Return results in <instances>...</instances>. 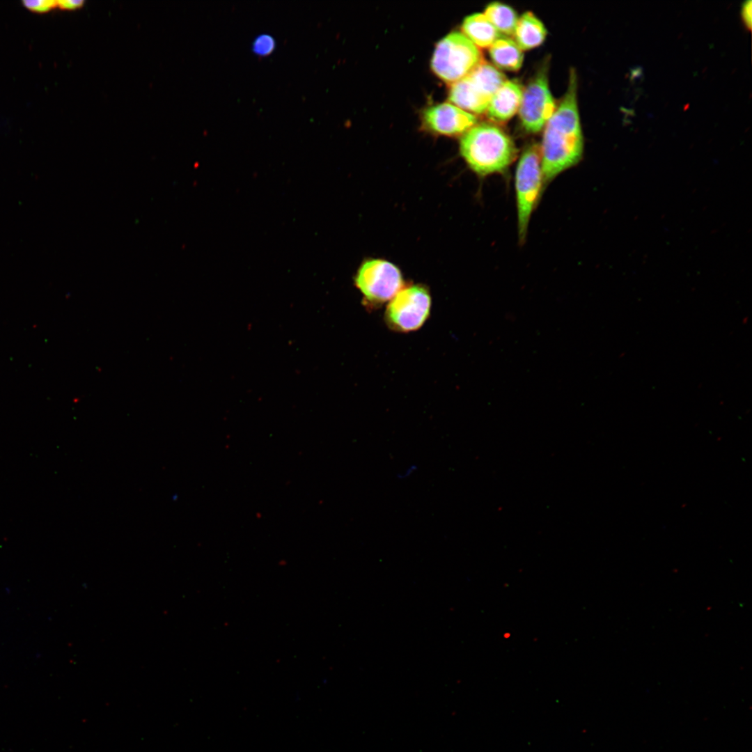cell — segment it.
<instances>
[{
    "label": "cell",
    "instance_id": "cell-1",
    "mask_svg": "<svg viewBox=\"0 0 752 752\" xmlns=\"http://www.w3.org/2000/svg\"><path fill=\"white\" fill-rule=\"evenodd\" d=\"M543 130L539 146L545 189L583 157L584 140L577 102V76L574 69L570 72L567 91Z\"/></svg>",
    "mask_w": 752,
    "mask_h": 752
},
{
    "label": "cell",
    "instance_id": "cell-2",
    "mask_svg": "<svg viewBox=\"0 0 752 752\" xmlns=\"http://www.w3.org/2000/svg\"><path fill=\"white\" fill-rule=\"evenodd\" d=\"M461 156L478 176L502 174L518 156V150L503 130L492 123L476 124L462 136Z\"/></svg>",
    "mask_w": 752,
    "mask_h": 752
},
{
    "label": "cell",
    "instance_id": "cell-3",
    "mask_svg": "<svg viewBox=\"0 0 752 752\" xmlns=\"http://www.w3.org/2000/svg\"><path fill=\"white\" fill-rule=\"evenodd\" d=\"M519 241L526 240L531 215L545 189L540 146L528 145L521 153L515 172Z\"/></svg>",
    "mask_w": 752,
    "mask_h": 752
},
{
    "label": "cell",
    "instance_id": "cell-4",
    "mask_svg": "<svg viewBox=\"0 0 752 752\" xmlns=\"http://www.w3.org/2000/svg\"><path fill=\"white\" fill-rule=\"evenodd\" d=\"M483 61L478 47L463 33L453 32L437 43L431 68L441 79L453 84L467 77Z\"/></svg>",
    "mask_w": 752,
    "mask_h": 752
},
{
    "label": "cell",
    "instance_id": "cell-5",
    "mask_svg": "<svg viewBox=\"0 0 752 752\" xmlns=\"http://www.w3.org/2000/svg\"><path fill=\"white\" fill-rule=\"evenodd\" d=\"M506 80L498 68L483 61L467 77L452 84L448 100L471 114L484 113L492 97Z\"/></svg>",
    "mask_w": 752,
    "mask_h": 752
},
{
    "label": "cell",
    "instance_id": "cell-6",
    "mask_svg": "<svg viewBox=\"0 0 752 752\" xmlns=\"http://www.w3.org/2000/svg\"><path fill=\"white\" fill-rule=\"evenodd\" d=\"M354 281L363 296L364 304L371 308L389 301L404 286L400 269L380 258L363 261L357 271Z\"/></svg>",
    "mask_w": 752,
    "mask_h": 752
},
{
    "label": "cell",
    "instance_id": "cell-7",
    "mask_svg": "<svg viewBox=\"0 0 752 752\" xmlns=\"http://www.w3.org/2000/svg\"><path fill=\"white\" fill-rule=\"evenodd\" d=\"M431 306V296L425 285H404L389 301L384 313L385 322L390 329L396 332L418 330L428 319Z\"/></svg>",
    "mask_w": 752,
    "mask_h": 752
},
{
    "label": "cell",
    "instance_id": "cell-8",
    "mask_svg": "<svg viewBox=\"0 0 752 752\" xmlns=\"http://www.w3.org/2000/svg\"><path fill=\"white\" fill-rule=\"evenodd\" d=\"M556 108L549 86L548 65L545 62L522 90L518 113L524 130L529 134L540 132Z\"/></svg>",
    "mask_w": 752,
    "mask_h": 752
},
{
    "label": "cell",
    "instance_id": "cell-9",
    "mask_svg": "<svg viewBox=\"0 0 752 752\" xmlns=\"http://www.w3.org/2000/svg\"><path fill=\"white\" fill-rule=\"evenodd\" d=\"M423 122L432 132L453 136L465 134L477 124V119L451 103H442L428 108Z\"/></svg>",
    "mask_w": 752,
    "mask_h": 752
},
{
    "label": "cell",
    "instance_id": "cell-10",
    "mask_svg": "<svg viewBox=\"0 0 752 752\" xmlns=\"http://www.w3.org/2000/svg\"><path fill=\"white\" fill-rule=\"evenodd\" d=\"M523 88L517 80H506L492 97L486 115L492 123L508 121L518 112Z\"/></svg>",
    "mask_w": 752,
    "mask_h": 752
},
{
    "label": "cell",
    "instance_id": "cell-11",
    "mask_svg": "<svg viewBox=\"0 0 752 752\" xmlns=\"http://www.w3.org/2000/svg\"><path fill=\"white\" fill-rule=\"evenodd\" d=\"M547 34V29L542 21L532 12L527 11L519 17L513 37L515 42L523 51L541 45Z\"/></svg>",
    "mask_w": 752,
    "mask_h": 752
},
{
    "label": "cell",
    "instance_id": "cell-12",
    "mask_svg": "<svg viewBox=\"0 0 752 752\" xmlns=\"http://www.w3.org/2000/svg\"><path fill=\"white\" fill-rule=\"evenodd\" d=\"M462 31L469 40L480 48H489L502 37L483 13L467 16L462 22Z\"/></svg>",
    "mask_w": 752,
    "mask_h": 752
},
{
    "label": "cell",
    "instance_id": "cell-13",
    "mask_svg": "<svg viewBox=\"0 0 752 752\" xmlns=\"http://www.w3.org/2000/svg\"><path fill=\"white\" fill-rule=\"evenodd\" d=\"M489 54L494 65L499 69L516 72L522 68L523 51L510 38L502 36L496 40L489 47Z\"/></svg>",
    "mask_w": 752,
    "mask_h": 752
},
{
    "label": "cell",
    "instance_id": "cell-14",
    "mask_svg": "<svg viewBox=\"0 0 752 752\" xmlns=\"http://www.w3.org/2000/svg\"><path fill=\"white\" fill-rule=\"evenodd\" d=\"M483 14L502 36H513L519 17L512 7L494 1L487 6Z\"/></svg>",
    "mask_w": 752,
    "mask_h": 752
},
{
    "label": "cell",
    "instance_id": "cell-15",
    "mask_svg": "<svg viewBox=\"0 0 752 752\" xmlns=\"http://www.w3.org/2000/svg\"><path fill=\"white\" fill-rule=\"evenodd\" d=\"M275 46V40L271 35L261 33L253 41L251 49L257 55L267 56L272 52Z\"/></svg>",
    "mask_w": 752,
    "mask_h": 752
},
{
    "label": "cell",
    "instance_id": "cell-16",
    "mask_svg": "<svg viewBox=\"0 0 752 752\" xmlns=\"http://www.w3.org/2000/svg\"><path fill=\"white\" fill-rule=\"evenodd\" d=\"M22 3L27 10L37 13H47L57 7V2L52 0H26Z\"/></svg>",
    "mask_w": 752,
    "mask_h": 752
},
{
    "label": "cell",
    "instance_id": "cell-17",
    "mask_svg": "<svg viewBox=\"0 0 752 752\" xmlns=\"http://www.w3.org/2000/svg\"><path fill=\"white\" fill-rule=\"evenodd\" d=\"M57 7L61 10H72L81 8L84 1L81 0H61L57 1Z\"/></svg>",
    "mask_w": 752,
    "mask_h": 752
},
{
    "label": "cell",
    "instance_id": "cell-18",
    "mask_svg": "<svg viewBox=\"0 0 752 752\" xmlns=\"http://www.w3.org/2000/svg\"><path fill=\"white\" fill-rule=\"evenodd\" d=\"M742 16L746 27L750 29L751 26V1H745L742 5Z\"/></svg>",
    "mask_w": 752,
    "mask_h": 752
},
{
    "label": "cell",
    "instance_id": "cell-19",
    "mask_svg": "<svg viewBox=\"0 0 752 752\" xmlns=\"http://www.w3.org/2000/svg\"><path fill=\"white\" fill-rule=\"evenodd\" d=\"M417 469L418 467L416 464H412L403 473H398L397 477L398 479H405L409 477Z\"/></svg>",
    "mask_w": 752,
    "mask_h": 752
}]
</instances>
